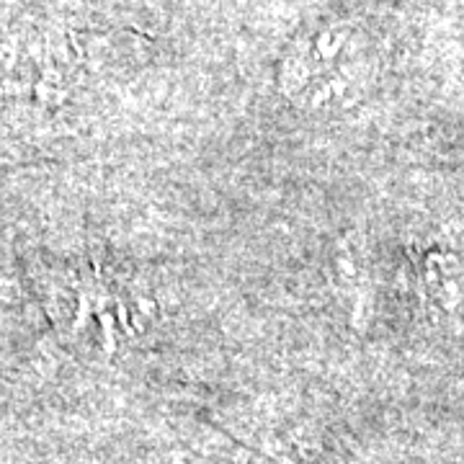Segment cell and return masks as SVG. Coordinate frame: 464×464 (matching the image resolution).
<instances>
[{
	"label": "cell",
	"instance_id": "cell-1",
	"mask_svg": "<svg viewBox=\"0 0 464 464\" xmlns=\"http://www.w3.org/2000/svg\"><path fill=\"white\" fill-rule=\"evenodd\" d=\"M420 295L447 315L464 317V268L451 256L431 253L420 264Z\"/></svg>",
	"mask_w": 464,
	"mask_h": 464
}]
</instances>
